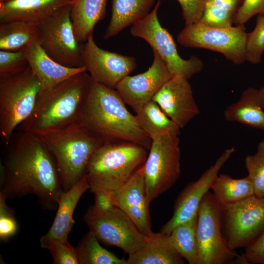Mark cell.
<instances>
[{
	"label": "cell",
	"instance_id": "16",
	"mask_svg": "<svg viewBox=\"0 0 264 264\" xmlns=\"http://www.w3.org/2000/svg\"><path fill=\"white\" fill-rule=\"evenodd\" d=\"M151 66L146 71L134 76H127L116 86L124 101L136 112L154 96L172 75L164 62L155 51Z\"/></svg>",
	"mask_w": 264,
	"mask_h": 264
},
{
	"label": "cell",
	"instance_id": "10",
	"mask_svg": "<svg viewBox=\"0 0 264 264\" xmlns=\"http://www.w3.org/2000/svg\"><path fill=\"white\" fill-rule=\"evenodd\" d=\"M247 35L243 25L217 27L198 22L186 25L178 34L177 41L185 47L220 53L234 64L240 65L246 61Z\"/></svg>",
	"mask_w": 264,
	"mask_h": 264
},
{
	"label": "cell",
	"instance_id": "40",
	"mask_svg": "<svg viewBox=\"0 0 264 264\" xmlns=\"http://www.w3.org/2000/svg\"><path fill=\"white\" fill-rule=\"evenodd\" d=\"M243 255L249 264H264V232L245 248Z\"/></svg>",
	"mask_w": 264,
	"mask_h": 264
},
{
	"label": "cell",
	"instance_id": "30",
	"mask_svg": "<svg viewBox=\"0 0 264 264\" xmlns=\"http://www.w3.org/2000/svg\"><path fill=\"white\" fill-rule=\"evenodd\" d=\"M76 249L79 264H127V260L119 258L101 246L99 241L89 231L82 238Z\"/></svg>",
	"mask_w": 264,
	"mask_h": 264
},
{
	"label": "cell",
	"instance_id": "38",
	"mask_svg": "<svg viewBox=\"0 0 264 264\" xmlns=\"http://www.w3.org/2000/svg\"><path fill=\"white\" fill-rule=\"evenodd\" d=\"M208 0H177L181 9L185 25L200 21Z\"/></svg>",
	"mask_w": 264,
	"mask_h": 264
},
{
	"label": "cell",
	"instance_id": "17",
	"mask_svg": "<svg viewBox=\"0 0 264 264\" xmlns=\"http://www.w3.org/2000/svg\"><path fill=\"white\" fill-rule=\"evenodd\" d=\"M152 100L180 129L199 113L188 79L172 76L160 88Z\"/></svg>",
	"mask_w": 264,
	"mask_h": 264
},
{
	"label": "cell",
	"instance_id": "15",
	"mask_svg": "<svg viewBox=\"0 0 264 264\" xmlns=\"http://www.w3.org/2000/svg\"><path fill=\"white\" fill-rule=\"evenodd\" d=\"M235 151L234 147L224 150L198 180L189 183L180 192L175 202L173 216L161 227V232L170 235L177 225L197 215L203 198L211 189L219 172Z\"/></svg>",
	"mask_w": 264,
	"mask_h": 264
},
{
	"label": "cell",
	"instance_id": "12",
	"mask_svg": "<svg viewBox=\"0 0 264 264\" xmlns=\"http://www.w3.org/2000/svg\"><path fill=\"white\" fill-rule=\"evenodd\" d=\"M222 219L229 247H246L264 232V198L254 195L223 206Z\"/></svg>",
	"mask_w": 264,
	"mask_h": 264
},
{
	"label": "cell",
	"instance_id": "8",
	"mask_svg": "<svg viewBox=\"0 0 264 264\" xmlns=\"http://www.w3.org/2000/svg\"><path fill=\"white\" fill-rule=\"evenodd\" d=\"M160 4V0H158L146 16L132 25L130 33L133 37L144 40L150 45L172 76L180 75L189 79L202 70L203 62L195 56L185 60L179 55L172 35L162 26L158 20L157 11Z\"/></svg>",
	"mask_w": 264,
	"mask_h": 264
},
{
	"label": "cell",
	"instance_id": "14",
	"mask_svg": "<svg viewBox=\"0 0 264 264\" xmlns=\"http://www.w3.org/2000/svg\"><path fill=\"white\" fill-rule=\"evenodd\" d=\"M82 60L83 66L93 81L114 89L136 67L134 57L100 48L93 34L83 44Z\"/></svg>",
	"mask_w": 264,
	"mask_h": 264
},
{
	"label": "cell",
	"instance_id": "37",
	"mask_svg": "<svg viewBox=\"0 0 264 264\" xmlns=\"http://www.w3.org/2000/svg\"><path fill=\"white\" fill-rule=\"evenodd\" d=\"M264 14V0H242L234 22L237 25H243L256 15Z\"/></svg>",
	"mask_w": 264,
	"mask_h": 264
},
{
	"label": "cell",
	"instance_id": "34",
	"mask_svg": "<svg viewBox=\"0 0 264 264\" xmlns=\"http://www.w3.org/2000/svg\"><path fill=\"white\" fill-rule=\"evenodd\" d=\"M28 66L25 50L9 51L0 50V78L18 74Z\"/></svg>",
	"mask_w": 264,
	"mask_h": 264
},
{
	"label": "cell",
	"instance_id": "3",
	"mask_svg": "<svg viewBox=\"0 0 264 264\" xmlns=\"http://www.w3.org/2000/svg\"><path fill=\"white\" fill-rule=\"evenodd\" d=\"M90 83L89 74L83 71L40 93L31 115L16 131L40 135L81 121Z\"/></svg>",
	"mask_w": 264,
	"mask_h": 264
},
{
	"label": "cell",
	"instance_id": "41",
	"mask_svg": "<svg viewBox=\"0 0 264 264\" xmlns=\"http://www.w3.org/2000/svg\"><path fill=\"white\" fill-rule=\"evenodd\" d=\"M258 94L261 105L264 110V86L258 89Z\"/></svg>",
	"mask_w": 264,
	"mask_h": 264
},
{
	"label": "cell",
	"instance_id": "21",
	"mask_svg": "<svg viewBox=\"0 0 264 264\" xmlns=\"http://www.w3.org/2000/svg\"><path fill=\"white\" fill-rule=\"evenodd\" d=\"M25 53L29 66L41 83L40 93L77 73L86 71L84 66L68 67L54 60L43 49L39 39L25 50Z\"/></svg>",
	"mask_w": 264,
	"mask_h": 264
},
{
	"label": "cell",
	"instance_id": "4",
	"mask_svg": "<svg viewBox=\"0 0 264 264\" xmlns=\"http://www.w3.org/2000/svg\"><path fill=\"white\" fill-rule=\"evenodd\" d=\"M39 136L56 162L64 192L86 175L92 155L104 143L81 121Z\"/></svg>",
	"mask_w": 264,
	"mask_h": 264
},
{
	"label": "cell",
	"instance_id": "1",
	"mask_svg": "<svg viewBox=\"0 0 264 264\" xmlns=\"http://www.w3.org/2000/svg\"><path fill=\"white\" fill-rule=\"evenodd\" d=\"M6 147L0 193L10 199L33 194L44 209L57 210L64 191L56 162L42 138L16 130Z\"/></svg>",
	"mask_w": 264,
	"mask_h": 264
},
{
	"label": "cell",
	"instance_id": "19",
	"mask_svg": "<svg viewBox=\"0 0 264 264\" xmlns=\"http://www.w3.org/2000/svg\"><path fill=\"white\" fill-rule=\"evenodd\" d=\"M88 189L89 185L85 175L72 188L63 193L52 224L40 239L42 248L47 249L56 242L69 244L67 239L75 223L73 218L74 210L82 195Z\"/></svg>",
	"mask_w": 264,
	"mask_h": 264
},
{
	"label": "cell",
	"instance_id": "28",
	"mask_svg": "<svg viewBox=\"0 0 264 264\" xmlns=\"http://www.w3.org/2000/svg\"><path fill=\"white\" fill-rule=\"evenodd\" d=\"M211 189L213 195L222 206L255 195L254 186L248 176L233 178L228 175H219Z\"/></svg>",
	"mask_w": 264,
	"mask_h": 264
},
{
	"label": "cell",
	"instance_id": "22",
	"mask_svg": "<svg viewBox=\"0 0 264 264\" xmlns=\"http://www.w3.org/2000/svg\"><path fill=\"white\" fill-rule=\"evenodd\" d=\"M127 264H184L185 260L174 247L169 235L154 233L145 243L129 255Z\"/></svg>",
	"mask_w": 264,
	"mask_h": 264
},
{
	"label": "cell",
	"instance_id": "24",
	"mask_svg": "<svg viewBox=\"0 0 264 264\" xmlns=\"http://www.w3.org/2000/svg\"><path fill=\"white\" fill-rule=\"evenodd\" d=\"M224 117L226 121L264 131V110L260 102L258 89L249 87L244 90L237 102L225 109Z\"/></svg>",
	"mask_w": 264,
	"mask_h": 264
},
{
	"label": "cell",
	"instance_id": "11",
	"mask_svg": "<svg viewBox=\"0 0 264 264\" xmlns=\"http://www.w3.org/2000/svg\"><path fill=\"white\" fill-rule=\"evenodd\" d=\"M71 4L67 5L39 26V41L46 54L68 67H83V44L78 42L72 23Z\"/></svg>",
	"mask_w": 264,
	"mask_h": 264
},
{
	"label": "cell",
	"instance_id": "9",
	"mask_svg": "<svg viewBox=\"0 0 264 264\" xmlns=\"http://www.w3.org/2000/svg\"><path fill=\"white\" fill-rule=\"evenodd\" d=\"M143 166L150 202L171 188L181 175L179 136L165 135L152 140Z\"/></svg>",
	"mask_w": 264,
	"mask_h": 264
},
{
	"label": "cell",
	"instance_id": "20",
	"mask_svg": "<svg viewBox=\"0 0 264 264\" xmlns=\"http://www.w3.org/2000/svg\"><path fill=\"white\" fill-rule=\"evenodd\" d=\"M74 0H0V22L20 21L39 26Z\"/></svg>",
	"mask_w": 264,
	"mask_h": 264
},
{
	"label": "cell",
	"instance_id": "31",
	"mask_svg": "<svg viewBox=\"0 0 264 264\" xmlns=\"http://www.w3.org/2000/svg\"><path fill=\"white\" fill-rule=\"evenodd\" d=\"M242 1V0H208L198 22L217 27L232 26Z\"/></svg>",
	"mask_w": 264,
	"mask_h": 264
},
{
	"label": "cell",
	"instance_id": "7",
	"mask_svg": "<svg viewBox=\"0 0 264 264\" xmlns=\"http://www.w3.org/2000/svg\"><path fill=\"white\" fill-rule=\"evenodd\" d=\"M223 206L209 191L198 212V264H249L243 254L231 249L222 234Z\"/></svg>",
	"mask_w": 264,
	"mask_h": 264
},
{
	"label": "cell",
	"instance_id": "6",
	"mask_svg": "<svg viewBox=\"0 0 264 264\" xmlns=\"http://www.w3.org/2000/svg\"><path fill=\"white\" fill-rule=\"evenodd\" d=\"M41 91V83L29 66L15 75L0 78V136L5 146L31 115Z\"/></svg>",
	"mask_w": 264,
	"mask_h": 264
},
{
	"label": "cell",
	"instance_id": "33",
	"mask_svg": "<svg viewBox=\"0 0 264 264\" xmlns=\"http://www.w3.org/2000/svg\"><path fill=\"white\" fill-rule=\"evenodd\" d=\"M264 52V14L258 15L254 30L247 33L245 60L252 64L262 61Z\"/></svg>",
	"mask_w": 264,
	"mask_h": 264
},
{
	"label": "cell",
	"instance_id": "27",
	"mask_svg": "<svg viewBox=\"0 0 264 264\" xmlns=\"http://www.w3.org/2000/svg\"><path fill=\"white\" fill-rule=\"evenodd\" d=\"M39 36V26L20 21L0 22V50H25Z\"/></svg>",
	"mask_w": 264,
	"mask_h": 264
},
{
	"label": "cell",
	"instance_id": "2",
	"mask_svg": "<svg viewBox=\"0 0 264 264\" xmlns=\"http://www.w3.org/2000/svg\"><path fill=\"white\" fill-rule=\"evenodd\" d=\"M114 88L91 79L81 122L104 143L129 142L149 151L152 141Z\"/></svg>",
	"mask_w": 264,
	"mask_h": 264
},
{
	"label": "cell",
	"instance_id": "35",
	"mask_svg": "<svg viewBox=\"0 0 264 264\" xmlns=\"http://www.w3.org/2000/svg\"><path fill=\"white\" fill-rule=\"evenodd\" d=\"M6 198L0 193V239L8 241L18 231V223L13 210L6 204Z\"/></svg>",
	"mask_w": 264,
	"mask_h": 264
},
{
	"label": "cell",
	"instance_id": "13",
	"mask_svg": "<svg viewBox=\"0 0 264 264\" xmlns=\"http://www.w3.org/2000/svg\"><path fill=\"white\" fill-rule=\"evenodd\" d=\"M83 219L89 231L99 242L121 248L128 255L140 248L147 240L148 237L118 207L101 213L94 212L89 208Z\"/></svg>",
	"mask_w": 264,
	"mask_h": 264
},
{
	"label": "cell",
	"instance_id": "29",
	"mask_svg": "<svg viewBox=\"0 0 264 264\" xmlns=\"http://www.w3.org/2000/svg\"><path fill=\"white\" fill-rule=\"evenodd\" d=\"M197 221L198 214L177 225L169 235L175 249L189 264H198Z\"/></svg>",
	"mask_w": 264,
	"mask_h": 264
},
{
	"label": "cell",
	"instance_id": "39",
	"mask_svg": "<svg viewBox=\"0 0 264 264\" xmlns=\"http://www.w3.org/2000/svg\"><path fill=\"white\" fill-rule=\"evenodd\" d=\"M94 195V204L89 208L96 213H105L117 207L114 197L110 192L96 189L92 192Z\"/></svg>",
	"mask_w": 264,
	"mask_h": 264
},
{
	"label": "cell",
	"instance_id": "18",
	"mask_svg": "<svg viewBox=\"0 0 264 264\" xmlns=\"http://www.w3.org/2000/svg\"><path fill=\"white\" fill-rule=\"evenodd\" d=\"M117 206L134 222L140 231L149 237L152 235L143 167L123 186L111 192Z\"/></svg>",
	"mask_w": 264,
	"mask_h": 264
},
{
	"label": "cell",
	"instance_id": "23",
	"mask_svg": "<svg viewBox=\"0 0 264 264\" xmlns=\"http://www.w3.org/2000/svg\"><path fill=\"white\" fill-rule=\"evenodd\" d=\"M155 0H111V15L103 37L109 39L146 16Z\"/></svg>",
	"mask_w": 264,
	"mask_h": 264
},
{
	"label": "cell",
	"instance_id": "25",
	"mask_svg": "<svg viewBox=\"0 0 264 264\" xmlns=\"http://www.w3.org/2000/svg\"><path fill=\"white\" fill-rule=\"evenodd\" d=\"M107 0H74L71 19L77 40L83 44L93 34L95 25L104 18Z\"/></svg>",
	"mask_w": 264,
	"mask_h": 264
},
{
	"label": "cell",
	"instance_id": "5",
	"mask_svg": "<svg viewBox=\"0 0 264 264\" xmlns=\"http://www.w3.org/2000/svg\"><path fill=\"white\" fill-rule=\"evenodd\" d=\"M148 150L129 142L105 143L94 153L86 176L91 192H114L125 184L142 168Z\"/></svg>",
	"mask_w": 264,
	"mask_h": 264
},
{
	"label": "cell",
	"instance_id": "26",
	"mask_svg": "<svg viewBox=\"0 0 264 264\" xmlns=\"http://www.w3.org/2000/svg\"><path fill=\"white\" fill-rule=\"evenodd\" d=\"M135 117L141 129L152 141L163 135L179 136L180 133V127L153 100L136 112Z\"/></svg>",
	"mask_w": 264,
	"mask_h": 264
},
{
	"label": "cell",
	"instance_id": "36",
	"mask_svg": "<svg viewBox=\"0 0 264 264\" xmlns=\"http://www.w3.org/2000/svg\"><path fill=\"white\" fill-rule=\"evenodd\" d=\"M54 264H79L76 249L70 244L54 242L47 248Z\"/></svg>",
	"mask_w": 264,
	"mask_h": 264
},
{
	"label": "cell",
	"instance_id": "32",
	"mask_svg": "<svg viewBox=\"0 0 264 264\" xmlns=\"http://www.w3.org/2000/svg\"><path fill=\"white\" fill-rule=\"evenodd\" d=\"M248 176L254 186L255 195L264 198V140L258 144L256 153L244 160Z\"/></svg>",
	"mask_w": 264,
	"mask_h": 264
}]
</instances>
